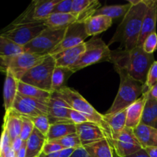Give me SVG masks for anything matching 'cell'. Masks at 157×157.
Segmentation results:
<instances>
[{
	"instance_id": "obj_1",
	"label": "cell",
	"mask_w": 157,
	"mask_h": 157,
	"mask_svg": "<svg viewBox=\"0 0 157 157\" xmlns=\"http://www.w3.org/2000/svg\"><path fill=\"white\" fill-rule=\"evenodd\" d=\"M153 54H148L143 47L130 50L119 49L111 51L110 61L115 69L124 71L131 78L145 84L150 67L155 62Z\"/></svg>"
},
{
	"instance_id": "obj_2",
	"label": "cell",
	"mask_w": 157,
	"mask_h": 157,
	"mask_svg": "<svg viewBox=\"0 0 157 157\" xmlns=\"http://www.w3.org/2000/svg\"><path fill=\"white\" fill-rule=\"evenodd\" d=\"M146 0H140L136 5H131L130 10L123 18L109 44L119 42V49L130 50L137 46L142 29L143 21L147 12Z\"/></svg>"
},
{
	"instance_id": "obj_3",
	"label": "cell",
	"mask_w": 157,
	"mask_h": 157,
	"mask_svg": "<svg viewBox=\"0 0 157 157\" xmlns=\"http://www.w3.org/2000/svg\"><path fill=\"white\" fill-rule=\"evenodd\" d=\"M54 93L64 100L71 107L72 109L84 115L88 120L89 122L94 123L100 126L104 130L108 139L111 140V130L108 124L104 121L103 114L98 113V110H95L94 107L90 103L87 102L85 98L81 96L77 90L67 87L60 91L54 92Z\"/></svg>"
},
{
	"instance_id": "obj_4",
	"label": "cell",
	"mask_w": 157,
	"mask_h": 157,
	"mask_svg": "<svg viewBox=\"0 0 157 157\" xmlns=\"http://www.w3.org/2000/svg\"><path fill=\"white\" fill-rule=\"evenodd\" d=\"M115 70L121 78L120 87L113 104L106 113H114L126 110L143 95L144 84L133 79L124 71Z\"/></svg>"
},
{
	"instance_id": "obj_5",
	"label": "cell",
	"mask_w": 157,
	"mask_h": 157,
	"mask_svg": "<svg viewBox=\"0 0 157 157\" xmlns=\"http://www.w3.org/2000/svg\"><path fill=\"white\" fill-rule=\"evenodd\" d=\"M111 51L101 38L94 36L86 41V50L78 61L69 68L75 73L91 64L102 61H110Z\"/></svg>"
},
{
	"instance_id": "obj_6",
	"label": "cell",
	"mask_w": 157,
	"mask_h": 157,
	"mask_svg": "<svg viewBox=\"0 0 157 157\" xmlns=\"http://www.w3.org/2000/svg\"><path fill=\"white\" fill-rule=\"evenodd\" d=\"M46 28L44 21L25 22L15 20L2 31L1 35L25 47Z\"/></svg>"
},
{
	"instance_id": "obj_7",
	"label": "cell",
	"mask_w": 157,
	"mask_h": 157,
	"mask_svg": "<svg viewBox=\"0 0 157 157\" xmlns=\"http://www.w3.org/2000/svg\"><path fill=\"white\" fill-rule=\"evenodd\" d=\"M47 56L24 52L12 57H0V68L5 74L9 71L18 81H21L30 69L41 63Z\"/></svg>"
},
{
	"instance_id": "obj_8",
	"label": "cell",
	"mask_w": 157,
	"mask_h": 157,
	"mask_svg": "<svg viewBox=\"0 0 157 157\" xmlns=\"http://www.w3.org/2000/svg\"><path fill=\"white\" fill-rule=\"evenodd\" d=\"M56 67V61L52 55H48L41 63L29 71L21 81L47 91H52V75ZM54 93V92H53Z\"/></svg>"
},
{
	"instance_id": "obj_9",
	"label": "cell",
	"mask_w": 157,
	"mask_h": 157,
	"mask_svg": "<svg viewBox=\"0 0 157 157\" xmlns=\"http://www.w3.org/2000/svg\"><path fill=\"white\" fill-rule=\"evenodd\" d=\"M67 28H46L38 36L24 47L25 52L39 55H48L61 43Z\"/></svg>"
},
{
	"instance_id": "obj_10",
	"label": "cell",
	"mask_w": 157,
	"mask_h": 157,
	"mask_svg": "<svg viewBox=\"0 0 157 157\" xmlns=\"http://www.w3.org/2000/svg\"><path fill=\"white\" fill-rule=\"evenodd\" d=\"M113 150L119 157H126L143 149L133 129L126 127L121 133L112 136L110 140Z\"/></svg>"
},
{
	"instance_id": "obj_11",
	"label": "cell",
	"mask_w": 157,
	"mask_h": 157,
	"mask_svg": "<svg viewBox=\"0 0 157 157\" xmlns=\"http://www.w3.org/2000/svg\"><path fill=\"white\" fill-rule=\"evenodd\" d=\"M48 101L29 98L18 93L12 109L21 116L29 118L36 117L43 114L48 115Z\"/></svg>"
},
{
	"instance_id": "obj_12",
	"label": "cell",
	"mask_w": 157,
	"mask_h": 157,
	"mask_svg": "<svg viewBox=\"0 0 157 157\" xmlns=\"http://www.w3.org/2000/svg\"><path fill=\"white\" fill-rule=\"evenodd\" d=\"M60 1L61 0H35L15 21L25 22L44 21L52 15L54 8Z\"/></svg>"
},
{
	"instance_id": "obj_13",
	"label": "cell",
	"mask_w": 157,
	"mask_h": 157,
	"mask_svg": "<svg viewBox=\"0 0 157 157\" xmlns=\"http://www.w3.org/2000/svg\"><path fill=\"white\" fill-rule=\"evenodd\" d=\"M85 25L83 22H75L67 27L64 38L59 44L50 54L55 55L67 49L76 47L84 42V39L87 38Z\"/></svg>"
},
{
	"instance_id": "obj_14",
	"label": "cell",
	"mask_w": 157,
	"mask_h": 157,
	"mask_svg": "<svg viewBox=\"0 0 157 157\" xmlns=\"http://www.w3.org/2000/svg\"><path fill=\"white\" fill-rule=\"evenodd\" d=\"M71 109V107L64 100L53 93L48 101V112L51 124L55 123H72L69 119V112Z\"/></svg>"
},
{
	"instance_id": "obj_15",
	"label": "cell",
	"mask_w": 157,
	"mask_h": 157,
	"mask_svg": "<svg viewBox=\"0 0 157 157\" xmlns=\"http://www.w3.org/2000/svg\"><path fill=\"white\" fill-rule=\"evenodd\" d=\"M77 134L80 137L82 146L94 144L107 137L104 130L98 124L91 122L76 125Z\"/></svg>"
},
{
	"instance_id": "obj_16",
	"label": "cell",
	"mask_w": 157,
	"mask_h": 157,
	"mask_svg": "<svg viewBox=\"0 0 157 157\" xmlns=\"http://www.w3.org/2000/svg\"><path fill=\"white\" fill-rule=\"evenodd\" d=\"M147 9L143 21L142 29L137 46L142 47L146 38L156 32L157 21V0H146Z\"/></svg>"
},
{
	"instance_id": "obj_17",
	"label": "cell",
	"mask_w": 157,
	"mask_h": 157,
	"mask_svg": "<svg viewBox=\"0 0 157 157\" xmlns=\"http://www.w3.org/2000/svg\"><path fill=\"white\" fill-rule=\"evenodd\" d=\"M147 99L148 94H144L127 109L126 127L134 130L141 124V120Z\"/></svg>"
},
{
	"instance_id": "obj_18",
	"label": "cell",
	"mask_w": 157,
	"mask_h": 157,
	"mask_svg": "<svg viewBox=\"0 0 157 157\" xmlns=\"http://www.w3.org/2000/svg\"><path fill=\"white\" fill-rule=\"evenodd\" d=\"M86 50V42L81 43L76 47L67 49L52 56L56 61V67H70L78 60L81 55Z\"/></svg>"
},
{
	"instance_id": "obj_19",
	"label": "cell",
	"mask_w": 157,
	"mask_h": 157,
	"mask_svg": "<svg viewBox=\"0 0 157 157\" xmlns=\"http://www.w3.org/2000/svg\"><path fill=\"white\" fill-rule=\"evenodd\" d=\"M21 126H22L21 115L17 113L13 109L6 111L2 129L6 130L12 142L20 136Z\"/></svg>"
},
{
	"instance_id": "obj_20",
	"label": "cell",
	"mask_w": 157,
	"mask_h": 157,
	"mask_svg": "<svg viewBox=\"0 0 157 157\" xmlns=\"http://www.w3.org/2000/svg\"><path fill=\"white\" fill-rule=\"evenodd\" d=\"M18 81L12 72L9 71H6L3 88V105L6 111L11 110L13 107V104L18 93Z\"/></svg>"
},
{
	"instance_id": "obj_21",
	"label": "cell",
	"mask_w": 157,
	"mask_h": 157,
	"mask_svg": "<svg viewBox=\"0 0 157 157\" xmlns=\"http://www.w3.org/2000/svg\"><path fill=\"white\" fill-rule=\"evenodd\" d=\"M113 24V19L106 15H94L84 22L88 36H95L107 31Z\"/></svg>"
},
{
	"instance_id": "obj_22",
	"label": "cell",
	"mask_w": 157,
	"mask_h": 157,
	"mask_svg": "<svg viewBox=\"0 0 157 157\" xmlns=\"http://www.w3.org/2000/svg\"><path fill=\"white\" fill-rule=\"evenodd\" d=\"M47 142V136L36 128L34 129L32 135L26 141V157H39L42 154Z\"/></svg>"
},
{
	"instance_id": "obj_23",
	"label": "cell",
	"mask_w": 157,
	"mask_h": 157,
	"mask_svg": "<svg viewBox=\"0 0 157 157\" xmlns=\"http://www.w3.org/2000/svg\"><path fill=\"white\" fill-rule=\"evenodd\" d=\"M134 133L143 149L157 147V129L140 124L135 128Z\"/></svg>"
},
{
	"instance_id": "obj_24",
	"label": "cell",
	"mask_w": 157,
	"mask_h": 157,
	"mask_svg": "<svg viewBox=\"0 0 157 157\" xmlns=\"http://www.w3.org/2000/svg\"><path fill=\"white\" fill-rule=\"evenodd\" d=\"M78 16L73 13H52L44 20L46 27L52 29L67 28L77 22Z\"/></svg>"
},
{
	"instance_id": "obj_25",
	"label": "cell",
	"mask_w": 157,
	"mask_h": 157,
	"mask_svg": "<svg viewBox=\"0 0 157 157\" xmlns=\"http://www.w3.org/2000/svg\"><path fill=\"white\" fill-rule=\"evenodd\" d=\"M83 147L90 157H113V148L110 140L107 138Z\"/></svg>"
},
{
	"instance_id": "obj_26",
	"label": "cell",
	"mask_w": 157,
	"mask_h": 157,
	"mask_svg": "<svg viewBox=\"0 0 157 157\" xmlns=\"http://www.w3.org/2000/svg\"><path fill=\"white\" fill-rule=\"evenodd\" d=\"M77 133V127L72 123H55L51 124L48 133L47 135L48 141L61 139L66 136Z\"/></svg>"
},
{
	"instance_id": "obj_27",
	"label": "cell",
	"mask_w": 157,
	"mask_h": 157,
	"mask_svg": "<svg viewBox=\"0 0 157 157\" xmlns=\"http://www.w3.org/2000/svg\"><path fill=\"white\" fill-rule=\"evenodd\" d=\"M127 110H122L114 113H105L103 114L104 120L111 130L112 136L121 133L126 127L127 124Z\"/></svg>"
},
{
	"instance_id": "obj_28",
	"label": "cell",
	"mask_w": 157,
	"mask_h": 157,
	"mask_svg": "<svg viewBox=\"0 0 157 157\" xmlns=\"http://www.w3.org/2000/svg\"><path fill=\"white\" fill-rule=\"evenodd\" d=\"M18 93L21 95L36 99L49 100L53 94V92L42 90L33 85L22 82L21 81H18Z\"/></svg>"
},
{
	"instance_id": "obj_29",
	"label": "cell",
	"mask_w": 157,
	"mask_h": 157,
	"mask_svg": "<svg viewBox=\"0 0 157 157\" xmlns=\"http://www.w3.org/2000/svg\"><path fill=\"white\" fill-rule=\"evenodd\" d=\"M74 72L68 67H56L52 75V91L58 92L65 87L66 83Z\"/></svg>"
},
{
	"instance_id": "obj_30",
	"label": "cell",
	"mask_w": 157,
	"mask_h": 157,
	"mask_svg": "<svg viewBox=\"0 0 157 157\" xmlns=\"http://www.w3.org/2000/svg\"><path fill=\"white\" fill-rule=\"evenodd\" d=\"M131 5L128 2L127 5H113L101 7L96 11L94 15H106L112 19H116L123 17L124 18L128 11L130 10Z\"/></svg>"
},
{
	"instance_id": "obj_31",
	"label": "cell",
	"mask_w": 157,
	"mask_h": 157,
	"mask_svg": "<svg viewBox=\"0 0 157 157\" xmlns=\"http://www.w3.org/2000/svg\"><path fill=\"white\" fill-rule=\"evenodd\" d=\"M141 124L157 129V101L148 97L144 107Z\"/></svg>"
},
{
	"instance_id": "obj_32",
	"label": "cell",
	"mask_w": 157,
	"mask_h": 157,
	"mask_svg": "<svg viewBox=\"0 0 157 157\" xmlns=\"http://www.w3.org/2000/svg\"><path fill=\"white\" fill-rule=\"evenodd\" d=\"M24 52L23 46L0 35V57H12Z\"/></svg>"
},
{
	"instance_id": "obj_33",
	"label": "cell",
	"mask_w": 157,
	"mask_h": 157,
	"mask_svg": "<svg viewBox=\"0 0 157 157\" xmlns=\"http://www.w3.org/2000/svg\"><path fill=\"white\" fill-rule=\"evenodd\" d=\"M0 157H16V153L12 146V140L6 130L2 129L0 147Z\"/></svg>"
},
{
	"instance_id": "obj_34",
	"label": "cell",
	"mask_w": 157,
	"mask_h": 157,
	"mask_svg": "<svg viewBox=\"0 0 157 157\" xmlns=\"http://www.w3.org/2000/svg\"><path fill=\"white\" fill-rule=\"evenodd\" d=\"M52 141L60 144L63 147V149H77L82 147L81 140L77 133H74V134Z\"/></svg>"
},
{
	"instance_id": "obj_35",
	"label": "cell",
	"mask_w": 157,
	"mask_h": 157,
	"mask_svg": "<svg viewBox=\"0 0 157 157\" xmlns=\"http://www.w3.org/2000/svg\"><path fill=\"white\" fill-rule=\"evenodd\" d=\"M30 119L33 122L35 128L39 130L44 136H47L51 127V123L49 121L48 116L46 114H43L36 117H31Z\"/></svg>"
},
{
	"instance_id": "obj_36",
	"label": "cell",
	"mask_w": 157,
	"mask_h": 157,
	"mask_svg": "<svg viewBox=\"0 0 157 157\" xmlns=\"http://www.w3.org/2000/svg\"><path fill=\"white\" fill-rule=\"evenodd\" d=\"M157 83V61H155L149 71L147 81L144 84L143 94H148L150 89Z\"/></svg>"
},
{
	"instance_id": "obj_37",
	"label": "cell",
	"mask_w": 157,
	"mask_h": 157,
	"mask_svg": "<svg viewBox=\"0 0 157 157\" xmlns=\"http://www.w3.org/2000/svg\"><path fill=\"white\" fill-rule=\"evenodd\" d=\"M22 119V126H21V131L20 134V137L23 141L26 142L30 136L32 135L34 129H35V125L30 118L27 117L21 116Z\"/></svg>"
},
{
	"instance_id": "obj_38",
	"label": "cell",
	"mask_w": 157,
	"mask_h": 157,
	"mask_svg": "<svg viewBox=\"0 0 157 157\" xmlns=\"http://www.w3.org/2000/svg\"><path fill=\"white\" fill-rule=\"evenodd\" d=\"M143 48L147 53L153 54L157 49V33L153 32L149 35L144 41Z\"/></svg>"
},
{
	"instance_id": "obj_39",
	"label": "cell",
	"mask_w": 157,
	"mask_h": 157,
	"mask_svg": "<svg viewBox=\"0 0 157 157\" xmlns=\"http://www.w3.org/2000/svg\"><path fill=\"white\" fill-rule=\"evenodd\" d=\"M93 0H73L72 2V13L78 16L90 6Z\"/></svg>"
},
{
	"instance_id": "obj_40",
	"label": "cell",
	"mask_w": 157,
	"mask_h": 157,
	"mask_svg": "<svg viewBox=\"0 0 157 157\" xmlns=\"http://www.w3.org/2000/svg\"><path fill=\"white\" fill-rule=\"evenodd\" d=\"M73 0H61L54 8L52 13H72Z\"/></svg>"
},
{
	"instance_id": "obj_41",
	"label": "cell",
	"mask_w": 157,
	"mask_h": 157,
	"mask_svg": "<svg viewBox=\"0 0 157 157\" xmlns=\"http://www.w3.org/2000/svg\"><path fill=\"white\" fill-rule=\"evenodd\" d=\"M69 119H70V121H71L73 124H75V125L89 122L88 120H87L84 115L81 114L80 112L74 110V109H71V110H70V112H69Z\"/></svg>"
},
{
	"instance_id": "obj_42",
	"label": "cell",
	"mask_w": 157,
	"mask_h": 157,
	"mask_svg": "<svg viewBox=\"0 0 157 157\" xmlns=\"http://www.w3.org/2000/svg\"><path fill=\"white\" fill-rule=\"evenodd\" d=\"M62 150L63 147L60 144L53 142V141H48L44 145V149H43L42 154H51V153L60 152Z\"/></svg>"
},
{
	"instance_id": "obj_43",
	"label": "cell",
	"mask_w": 157,
	"mask_h": 157,
	"mask_svg": "<svg viewBox=\"0 0 157 157\" xmlns=\"http://www.w3.org/2000/svg\"><path fill=\"white\" fill-rule=\"evenodd\" d=\"M70 157H90L89 156L88 153L85 150L84 147H81L79 148L75 149V151L73 152L72 155Z\"/></svg>"
},
{
	"instance_id": "obj_44",
	"label": "cell",
	"mask_w": 157,
	"mask_h": 157,
	"mask_svg": "<svg viewBox=\"0 0 157 157\" xmlns=\"http://www.w3.org/2000/svg\"><path fill=\"white\" fill-rule=\"evenodd\" d=\"M24 142L25 141H23L21 139V137H20V136L19 137L16 138L15 140H13L12 142V148H13L14 151L15 152V153H16V154L18 153V151L21 150V147H22Z\"/></svg>"
},
{
	"instance_id": "obj_45",
	"label": "cell",
	"mask_w": 157,
	"mask_h": 157,
	"mask_svg": "<svg viewBox=\"0 0 157 157\" xmlns=\"http://www.w3.org/2000/svg\"><path fill=\"white\" fill-rule=\"evenodd\" d=\"M75 149H63L60 151L58 157H70L75 151Z\"/></svg>"
},
{
	"instance_id": "obj_46",
	"label": "cell",
	"mask_w": 157,
	"mask_h": 157,
	"mask_svg": "<svg viewBox=\"0 0 157 157\" xmlns=\"http://www.w3.org/2000/svg\"><path fill=\"white\" fill-rule=\"evenodd\" d=\"M126 157H150V156H149V154L147 153V152L146 151L145 149H142V150H140V151L137 152V153L130 155V156H126Z\"/></svg>"
},
{
	"instance_id": "obj_47",
	"label": "cell",
	"mask_w": 157,
	"mask_h": 157,
	"mask_svg": "<svg viewBox=\"0 0 157 157\" xmlns=\"http://www.w3.org/2000/svg\"><path fill=\"white\" fill-rule=\"evenodd\" d=\"M148 97L157 101V83L150 89V90L148 93Z\"/></svg>"
},
{
	"instance_id": "obj_48",
	"label": "cell",
	"mask_w": 157,
	"mask_h": 157,
	"mask_svg": "<svg viewBox=\"0 0 157 157\" xmlns=\"http://www.w3.org/2000/svg\"><path fill=\"white\" fill-rule=\"evenodd\" d=\"M16 157H26V142H24L21 150L16 154Z\"/></svg>"
},
{
	"instance_id": "obj_49",
	"label": "cell",
	"mask_w": 157,
	"mask_h": 157,
	"mask_svg": "<svg viewBox=\"0 0 157 157\" xmlns=\"http://www.w3.org/2000/svg\"><path fill=\"white\" fill-rule=\"evenodd\" d=\"M145 150L150 157H157V147L156 148H147Z\"/></svg>"
},
{
	"instance_id": "obj_50",
	"label": "cell",
	"mask_w": 157,
	"mask_h": 157,
	"mask_svg": "<svg viewBox=\"0 0 157 157\" xmlns=\"http://www.w3.org/2000/svg\"><path fill=\"white\" fill-rule=\"evenodd\" d=\"M113 157H119V156H117V155L116 152L114 151V150H113Z\"/></svg>"
}]
</instances>
